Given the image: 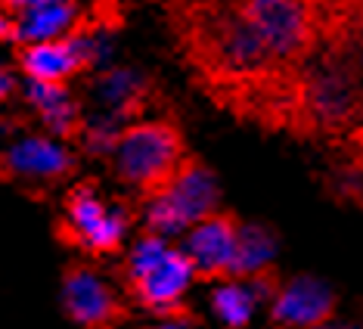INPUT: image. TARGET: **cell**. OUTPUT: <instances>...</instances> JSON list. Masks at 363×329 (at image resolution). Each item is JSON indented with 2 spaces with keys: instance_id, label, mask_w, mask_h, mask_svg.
Listing matches in <instances>:
<instances>
[{
  "instance_id": "1",
  "label": "cell",
  "mask_w": 363,
  "mask_h": 329,
  "mask_svg": "<svg viewBox=\"0 0 363 329\" xmlns=\"http://www.w3.org/2000/svg\"><path fill=\"white\" fill-rule=\"evenodd\" d=\"M125 274L137 301L146 311H152L155 317L180 311V304L186 301L196 283V270L186 261V255L180 252V245L155 233L140 236L128 249Z\"/></svg>"
},
{
  "instance_id": "2",
  "label": "cell",
  "mask_w": 363,
  "mask_h": 329,
  "mask_svg": "<svg viewBox=\"0 0 363 329\" xmlns=\"http://www.w3.org/2000/svg\"><path fill=\"white\" fill-rule=\"evenodd\" d=\"M220 184L205 164H180V168L155 186L143 205V224L146 233L164 236V240H180L196 221L208 218L218 211Z\"/></svg>"
},
{
  "instance_id": "3",
  "label": "cell",
  "mask_w": 363,
  "mask_h": 329,
  "mask_svg": "<svg viewBox=\"0 0 363 329\" xmlns=\"http://www.w3.org/2000/svg\"><path fill=\"white\" fill-rule=\"evenodd\" d=\"M180 137L164 121H128L118 143L109 152L115 174L134 190L152 193L180 168Z\"/></svg>"
},
{
  "instance_id": "4",
  "label": "cell",
  "mask_w": 363,
  "mask_h": 329,
  "mask_svg": "<svg viewBox=\"0 0 363 329\" xmlns=\"http://www.w3.org/2000/svg\"><path fill=\"white\" fill-rule=\"evenodd\" d=\"M65 233L87 252H118L130 233V215L125 205L84 184L65 202Z\"/></svg>"
},
{
  "instance_id": "5",
  "label": "cell",
  "mask_w": 363,
  "mask_h": 329,
  "mask_svg": "<svg viewBox=\"0 0 363 329\" xmlns=\"http://www.w3.org/2000/svg\"><path fill=\"white\" fill-rule=\"evenodd\" d=\"M239 19L252 28L270 62L298 53L311 28L301 0H245Z\"/></svg>"
},
{
  "instance_id": "6",
  "label": "cell",
  "mask_w": 363,
  "mask_h": 329,
  "mask_svg": "<svg viewBox=\"0 0 363 329\" xmlns=\"http://www.w3.org/2000/svg\"><path fill=\"white\" fill-rule=\"evenodd\" d=\"M0 164L22 180H60L75 168V155L62 137H53L47 130H26L4 143Z\"/></svg>"
},
{
  "instance_id": "7",
  "label": "cell",
  "mask_w": 363,
  "mask_h": 329,
  "mask_svg": "<svg viewBox=\"0 0 363 329\" xmlns=\"http://www.w3.org/2000/svg\"><path fill=\"white\" fill-rule=\"evenodd\" d=\"M270 317L283 329H313L333 317L335 295L320 277H292L270 295Z\"/></svg>"
},
{
  "instance_id": "8",
  "label": "cell",
  "mask_w": 363,
  "mask_h": 329,
  "mask_svg": "<svg viewBox=\"0 0 363 329\" xmlns=\"http://www.w3.org/2000/svg\"><path fill=\"white\" fill-rule=\"evenodd\" d=\"M236 230L239 224L214 211V215L196 221L180 236V252L193 264L196 277H230V264H233L236 252Z\"/></svg>"
},
{
  "instance_id": "9",
  "label": "cell",
  "mask_w": 363,
  "mask_h": 329,
  "mask_svg": "<svg viewBox=\"0 0 363 329\" xmlns=\"http://www.w3.org/2000/svg\"><path fill=\"white\" fill-rule=\"evenodd\" d=\"M62 311L75 320L78 326L103 329L118 314V295L103 274L90 267H75L62 279Z\"/></svg>"
},
{
  "instance_id": "10",
  "label": "cell",
  "mask_w": 363,
  "mask_h": 329,
  "mask_svg": "<svg viewBox=\"0 0 363 329\" xmlns=\"http://www.w3.org/2000/svg\"><path fill=\"white\" fill-rule=\"evenodd\" d=\"M277 286L264 277H249V279H239V277H224L208 295V308L214 320L227 329H245L255 320L261 304L270 301Z\"/></svg>"
},
{
  "instance_id": "11",
  "label": "cell",
  "mask_w": 363,
  "mask_h": 329,
  "mask_svg": "<svg viewBox=\"0 0 363 329\" xmlns=\"http://www.w3.org/2000/svg\"><path fill=\"white\" fill-rule=\"evenodd\" d=\"M26 103L31 106V112L38 115L40 128L53 137H69L81 128V106L75 100V94L69 90V84L60 81H28L26 78Z\"/></svg>"
},
{
  "instance_id": "12",
  "label": "cell",
  "mask_w": 363,
  "mask_h": 329,
  "mask_svg": "<svg viewBox=\"0 0 363 329\" xmlns=\"http://www.w3.org/2000/svg\"><path fill=\"white\" fill-rule=\"evenodd\" d=\"M78 31V4L75 0H40V4L19 10L13 19V35L22 47L40 40H60Z\"/></svg>"
},
{
  "instance_id": "13",
  "label": "cell",
  "mask_w": 363,
  "mask_h": 329,
  "mask_svg": "<svg viewBox=\"0 0 363 329\" xmlns=\"http://www.w3.org/2000/svg\"><path fill=\"white\" fill-rule=\"evenodd\" d=\"M19 65L28 81H60L65 84L84 72L81 53L75 47V38H60V40H40V44H26L19 56Z\"/></svg>"
},
{
  "instance_id": "14",
  "label": "cell",
  "mask_w": 363,
  "mask_h": 329,
  "mask_svg": "<svg viewBox=\"0 0 363 329\" xmlns=\"http://www.w3.org/2000/svg\"><path fill=\"white\" fill-rule=\"evenodd\" d=\"M146 90V78L130 65H109L96 72L94 78V103L103 112H115L130 118V112L140 106Z\"/></svg>"
},
{
  "instance_id": "15",
  "label": "cell",
  "mask_w": 363,
  "mask_h": 329,
  "mask_svg": "<svg viewBox=\"0 0 363 329\" xmlns=\"http://www.w3.org/2000/svg\"><path fill=\"white\" fill-rule=\"evenodd\" d=\"M277 252L279 242L274 230L264 224H242L236 230V252H233V264H230V277L239 279L264 277L277 261Z\"/></svg>"
},
{
  "instance_id": "16",
  "label": "cell",
  "mask_w": 363,
  "mask_h": 329,
  "mask_svg": "<svg viewBox=\"0 0 363 329\" xmlns=\"http://www.w3.org/2000/svg\"><path fill=\"white\" fill-rule=\"evenodd\" d=\"M220 56H224V62L236 72H258L270 62L264 47L258 44V38L252 35V28L245 26L239 16L227 22L224 35H220Z\"/></svg>"
},
{
  "instance_id": "17",
  "label": "cell",
  "mask_w": 363,
  "mask_h": 329,
  "mask_svg": "<svg viewBox=\"0 0 363 329\" xmlns=\"http://www.w3.org/2000/svg\"><path fill=\"white\" fill-rule=\"evenodd\" d=\"M311 106L317 109L320 118L335 121L351 109V87L348 81L335 72H320L311 84Z\"/></svg>"
},
{
  "instance_id": "18",
  "label": "cell",
  "mask_w": 363,
  "mask_h": 329,
  "mask_svg": "<svg viewBox=\"0 0 363 329\" xmlns=\"http://www.w3.org/2000/svg\"><path fill=\"white\" fill-rule=\"evenodd\" d=\"M130 118L125 115H115V112H103L96 109L94 115H87V118H81V140H84L87 152L90 155H109L115 150V143H118L121 130H125Z\"/></svg>"
},
{
  "instance_id": "19",
  "label": "cell",
  "mask_w": 363,
  "mask_h": 329,
  "mask_svg": "<svg viewBox=\"0 0 363 329\" xmlns=\"http://www.w3.org/2000/svg\"><path fill=\"white\" fill-rule=\"evenodd\" d=\"M72 38H75V47L81 53V62H84V69L90 72H103L115 65V40L109 31L103 28H94V31H72Z\"/></svg>"
},
{
  "instance_id": "20",
  "label": "cell",
  "mask_w": 363,
  "mask_h": 329,
  "mask_svg": "<svg viewBox=\"0 0 363 329\" xmlns=\"http://www.w3.org/2000/svg\"><path fill=\"white\" fill-rule=\"evenodd\" d=\"M155 329H199V323H196V320H189L186 314H180V311H174V314L159 317Z\"/></svg>"
},
{
  "instance_id": "21",
  "label": "cell",
  "mask_w": 363,
  "mask_h": 329,
  "mask_svg": "<svg viewBox=\"0 0 363 329\" xmlns=\"http://www.w3.org/2000/svg\"><path fill=\"white\" fill-rule=\"evenodd\" d=\"M13 90H16V78H13V72L6 69L4 62H0V106H4L6 100L13 96Z\"/></svg>"
},
{
  "instance_id": "22",
  "label": "cell",
  "mask_w": 363,
  "mask_h": 329,
  "mask_svg": "<svg viewBox=\"0 0 363 329\" xmlns=\"http://www.w3.org/2000/svg\"><path fill=\"white\" fill-rule=\"evenodd\" d=\"M10 35H13V19L6 16L4 6H0V40H6Z\"/></svg>"
},
{
  "instance_id": "23",
  "label": "cell",
  "mask_w": 363,
  "mask_h": 329,
  "mask_svg": "<svg viewBox=\"0 0 363 329\" xmlns=\"http://www.w3.org/2000/svg\"><path fill=\"white\" fill-rule=\"evenodd\" d=\"M313 329H360L357 323H348V320H333L329 317L326 323H320V326H313Z\"/></svg>"
},
{
  "instance_id": "24",
  "label": "cell",
  "mask_w": 363,
  "mask_h": 329,
  "mask_svg": "<svg viewBox=\"0 0 363 329\" xmlns=\"http://www.w3.org/2000/svg\"><path fill=\"white\" fill-rule=\"evenodd\" d=\"M35 4H40V0H0V6H10V10H28V6H35Z\"/></svg>"
}]
</instances>
